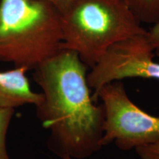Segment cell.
Here are the masks:
<instances>
[{
	"instance_id": "6da1fadb",
	"label": "cell",
	"mask_w": 159,
	"mask_h": 159,
	"mask_svg": "<svg viewBox=\"0 0 159 159\" xmlns=\"http://www.w3.org/2000/svg\"><path fill=\"white\" fill-rule=\"evenodd\" d=\"M89 69L77 52L61 49L33 69L43 95L36 115L50 131L49 150L61 159H85L102 148L105 109L93 101Z\"/></svg>"
},
{
	"instance_id": "7a4b0ae2",
	"label": "cell",
	"mask_w": 159,
	"mask_h": 159,
	"mask_svg": "<svg viewBox=\"0 0 159 159\" xmlns=\"http://www.w3.org/2000/svg\"><path fill=\"white\" fill-rule=\"evenodd\" d=\"M61 12L41 0H0V61L27 70L61 49Z\"/></svg>"
},
{
	"instance_id": "3957f363",
	"label": "cell",
	"mask_w": 159,
	"mask_h": 159,
	"mask_svg": "<svg viewBox=\"0 0 159 159\" xmlns=\"http://www.w3.org/2000/svg\"><path fill=\"white\" fill-rule=\"evenodd\" d=\"M61 14V49L91 69L115 43L146 30L123 0H73Z\"/></svg>"
},
{
	"instance_id": "277c9868",
	"label": "cell",
	"mask_w": 159,
	"mask_h": 159,
	"mask_svg": "<svg viewBox=\"0 0 159 159\" xmlns=\"http://www.w3.org/2000/svg\"><path fill=\"white\" fill-rule=\"evenodd\" d=\"M105 109L102 147L114 143L128 151L159 141V116L145 112L129 98L122 80L107 83L99 89Z\"/></svg>"
},
{
	"instance_id": "5b68a950",
	"label": "cell",
	"mask_w": 159,
	"mask_h": 159,
	"mask_svg": "<svg viewBox=\"0 0 159 159\" xmlns=\"http://www.w3.org/2000/svg\"><path fill=\"white\" fill-rule=\"evenodd\" d=\"M155 57L146 33L115 43L87 75L93 101L97 102L99 89L113 81L136 77L159 80V63Z\"/></svg>"
},
{
	"instance_id": "8992f818",
	"label": "cell",
	"mask_w": 159,
	"mask_h": 159,
	"mask_svg": "<svg viewBox=\"0 0 159 159\" xmlns=\"http://www.w3.org/2000/svg\"><path fill=\"white\" fill-rule=\"evenodd\" d=\"M25 67H15L9 71H0V108L15 109L21 105H39L42 93L32 90Z\"/></svg>"
},
{
	"instance_id": "52a82bcc",
	"label": "cell",
	"mask_w": 159,
	"mask_h": 159,
	"mask_svg": "<svg viewBox=\"0 0 159 159\" xmlns=\"http://www.w3.org/2000/svg\"><path fill=\"white\" fill-rule=\"evenodd\" d=\"M142 23L159 22V0H123Z\"/></svg>"
},
{
	"instance_id": "ba28073f",
	"label": "cell",
	"mask_w": 159,
	"mask_h": 159,
	"mask_svg": "<svg viewBox=\"0 0 159 159\" xmlns=\"http://www.w3.org/2000/svg\"><path fill=\"white\" fill-rule=\"evenodd\" d=\"M13 114V108H0V159H10L6 147V138Z\"/></svg>"
},
{
	"instance_id": "9c48e42d",
	"label": "cell",
	"mask_w": 159,
	"mask_h": 159,
	"mask_svg": "<svg viewBox=\"0 0 159 159\" xmlns=\"http://www.w3.org/2000/svg\"><path fill=\"white\" fill-rule=\"evenodd\" d=\"M140 159H159V141L135 149Z\"/></svg>"
},
{
	"instance_id": "30bf717a",
	"label": "cell",
	"mask_w": 159,
	"mask_h": 159,
	"mask_svg": "<svg viewBox=\"0 0 159 159\" xmlns=\"http://www.w3.org/2000/svg\"><path fill=\"white\" fill-rule=\"evenodd\" d=\"M146 36L155 55L159 57V22L152 25L150 30H147Z\"/></svg>"
},
{
	"instance_id": "8fae6325",
	"label": "cell",
	"mask_w": 159,
	"mask_h": 159,
	"mask_svg": "<svg viewBox=\"0 0 159 159\" xmlns=\"http://www.w3.org/2000/svg\"><path fill=\"white\" fill-rule=\"evenodd\" d=\"M41 1L47 2L50 3L51 5L56 7L61 13L69 7V5H70L73 0H41Z\"/></svg>"
},
{
	"instance_id": "7c38bea8",
	"label": "cell",
	"mask_w": 159,
	"mask_h": 159,
	"mask_svg": "<svg viewBox=\"0 0 159 159\" xmlns=\"http://www.w3.org/2000/svg\"><path fill=\"white\" fill-rule=\"evenodd\" d=\"M62 159H73V158H71V157L66 156V157H64V158H63Z\"/></svg>"
}]
</instances>
